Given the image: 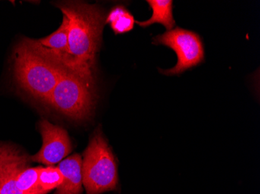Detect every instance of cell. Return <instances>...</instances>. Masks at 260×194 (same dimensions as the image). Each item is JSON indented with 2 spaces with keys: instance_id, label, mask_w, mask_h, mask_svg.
Listing matches in <instances>:
<instances>
[{
  "instance_id": "1",
  "label": "cell",
  "mask_w": 260,
  "mask_h": 194,
  "mask_svg": "<svg viewBox=\"0 0 260 194\" xmlns=\"http://www.w3.org/2000/svg\"><path fill=\"white\" fill-rule=\"evenodd\" d=\"M56 7L69 20L68 47L65 54L50 61L94 85L96 55L105 23L103 12L81 2L59 3Z\"/></svg>"
},
{
  "instance_id": "2",
  "label": "cell",
  "mask_w": 260,
  "mask_h": 194,
  "mask_svg": "<svg viewBox=\"0 0 260 194\" xmlns=\"http://www.w3.org/2000/svg\"><path fill=\"white\" fill-rule=\"evenodd\" d=\"M12 61L17 87L35 100L46 103L60 78L62 67L35 50L27 38L16 45Z\"/></svg>"
},
{
  "instance_id": "3",
  "label": "cell",
  "mask_w": 260,
  "mask_h": 194,
  "mask_svg": "<svg viewBox=\"0 0 260 194\" xmlns=\"http://www.w3.org/2000/svg\"><path fill=\"white\" fill-rule=\"evenodd\" d=\"M82 176L87 194H100L118 187L116 160L101 128L93 132L84 151Z\"/></svg>"
},
{
  "instance_id": "4",
  "label": "cell",
  "mask_w": 260,
  "mask_h": 194,
  "mask_svg": "<svg viewBox=\"0 0 260 194\" xmlns=\"http://www.w3.org/2000/svg\"><path fill=\"white\" fill-rule=\"evenodd\" d=\"M94 85L62 67V73L46 104L76 121H87L95 106Z\"/></svg>"
},
{
  "instance_id": "5",
  "label": "cell",
  "mask_w": 260,
  "mask_h": 194,
  "mask_svg": "<svg viewBox=\"0 0 260 194\" xmlns=\"http://www.w3.org/2000/svg\"><path fill=\"white\" fill-rule=\"evenodd\" d=\"M153 45L170 48L176 53L178 62L175 66L167 70H160L164 75H180L204 62V44L198 33L176 27L153 37Z\"/></svg>"
},
{
  "instance_id": "6",
  "label": "cell",
  "mask_w": 260,
  "mask_h": 194,
  "mask_svg": "<svg viewBox=\"0 0 260 194\" xmlns=\"http://www.w3.org/2000/svg\"><path fill=\"white\" fill-rule=\"evenodd\" d=\"M39 130L42 138V146L32 156V161L47 166L60 163L72 151V143L64 128L52 125L47 120H41Z\"/></svg>"
},
{
  "instance_id": "7",
  "label": "cell",
  "mask_w": 260,
  "mask_h": 194,
  "mask_svg": "<svg viewBox=\"0 0 260 194\" xmlns=\"http://www.w3.org/2000/svg\"><path fill=\"white\" fill-rule=\"evenodd\" d=\"M29 166L25 154L10 145L0 144V194H22L16 186L19 173Z\"/></svg>"
},
{
  "instance_id": "8",
  "label": "cell",
  "mask_w": 260,
  "mask_h": 194,
  "mask_svg": "<svg viewBox=\"0 0 260 194\" xmlns=\"http://www.w3.org/2000/svg\"><path fill=\"white\" fill-rule=\"evenodd\" d=\"M63 176L62 184L55 194H81L83 192L82 157L74 154L62 160L57 166Z\"/></svg>"
},
{
  "instance_id": "9",
  "label": "cell",
  "mask_w": 260,
  "mask_h": 194,
  "mask_svg": "<svg viewBox=\"0 0 260 194\" xmlns=\"http://www.w3.org/2000/svg\"><path fill=\"white\" fill-rule=\"evenodd\" d=\"M153 14L149 20L136 21L137 25L147 27L154 23H160L167 31L175 28V20L173 17V2L172 0H147Z\"/></svg>"
},
{
  "instance_id": "10",
  "label": "cell",
  "mask_w": 260,
  "mask_h": 194,
  "mask_svg": "<svg viewBox=\"0 0 260 194\" xmlns=\"http://www.w3.org/2000/svg\"><path fill=\"white\" fill-rule=\"evenodd\" d=\"M105 23H109L115 34H123L134 29L136 20L125 7L118 5L109 12Z\"/></svg>"
},
{
  "instance_id": "11",
  "label": "cell",
  "mask_w": 260,
  "mask_h": 194,
  "mask_svg": "<svg viewBox=\"0 0 260 194\" xmlns=\"http://www.w3.org/2000/svg\"><path fill=\"white\" fill-rule=\"evenodd\" d=\"M40 168L27 166L19 173L16 180V186L22 194H47L39 185Z\"/></svg>"
},
{
  "instance_id": "12",
  "label": "cell",
  "mask_w": 260,
  "mask_h": 194,
  "mask_svg": "<svg viewBox=\"0 0 260 194\" xmlns=\"http://www.w3.org/2000/svg\"><path fill=\"white\" fill-rule=\"evenodd\" d=\"M63 181V176L58 168L49 166L46 168H40L39 173V182L42 190L45 192L57 189Z\"/></svg>"
}]
</instances>
